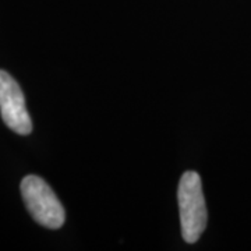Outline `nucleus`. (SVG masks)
I'll return each mask as SVG.
<instances>
[{
	"label": "nucleus",
	"instance_id": "obj_1",
	"mask_svg": "<svg viewBox=\"0 0 251 251\" xmlns=\"http://www.w3.org/2000/svg\"><path fill=\"white\" fill-rule=\"evenodd\" d=\"M177 200L183 239L186 243L193 244L205 230L208 218L201 177L197 172L188 171L181 176L177 190Z\"/></svg>",
	"mask_w": 251,
	"mask_h": 251
},
{
	"label": "nucleus",
	"instance_id": "obj_2",
	"mask_svg": "<svg viewBox=\"0 0 251 251\" xmlns=\"http://www.w3.org/2000/svg\"><path fill=\"white\" fill-rule=\"evenodd\" d=\"M21 196L34 221L48 229L62 227L66 219L64 208L45 180L29 175L21 181Z\"/></svg>",
	"mask_w": 251,
	"mask_h": 251
},
{
	"label": "nucleus",
	"instance_id": "obj_3",
	"mask_svg": "<svg viewBox=\"0 0 251 251\" xmlns=\"http://www.w3.org/2000/svg\"><path fill=\"white\" fill-rule=\"evenodd\" d=\"M0 115L6 126L17 134L27 135L32 131L24 94L17 81L3 70H0Z\"/></svg>",
	"mask_w": 251,
	"mask_h": 251
}]
</instances>
